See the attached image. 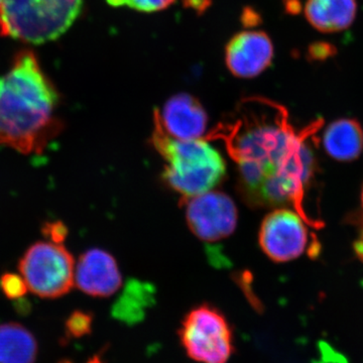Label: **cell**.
<instances>
[{
	"label": "cell",
	"instance_id": "obj_1",
	"mask_svg": "<svg viewBox=\"0 0 363 363\" xmlns=\"http://www.w3.org/2000/svg\"><path fill=\"white\" fill-rule=\"evenodd\" d=\"M321 124L315 121L297 133L285 107L272 100L245 98L238 104L220 133L238 162L240 185L250 202L272 207L294 204L301 209L315 171L307 138ZM301 213L305 217L302 209Z\"/></svg>",
	"mask_w": 363,
	"mask_h": 363
},
{
	"label": "cell",
	"instance_id": "obj_22",
	"mask_svg": "<svg viewBox=\"0 0 363 363\" xmlns=\"http://www.w3.org/2000/svg\"><path fill=\"white\" fill-rule=\"evenodd\" d=\"M87 363H104V362H102V360L100 359L99 357H97V355H95V357L90 358V359L88 360Z\"/></svg>",
	"mask_w": 363,
	"mask_h": 363
},
{
	"label": "cell",
	"instance_id": "obj_23",
	"mask_svg": "<svg viewBox=\"0 0 363 363\" xmlns=\"http://www.w3.org/2000/svg\"><path fill=\"white\" fill-rule=\"evenodd\" d=\"M2 4H4V0H0V25H1Z\"/></svg>",
	"mask_w": 363,
	"mask_h": 363
},
{
	"label": "cell",
	"instance_id": "obj_10",
	"mask_svg": "<svg viewBox=\"0 0 363 363\" xmlns=\"http://www.w3.org/2000/svg\"><path fill=\"white\" fill-rule=\"evenodd\" d=\"M274 58V45L262 32L238 33L226 48V64L234 75L252 78L271 65Z\"/></svg>",
	"mask_w": 363,
	"mask_h": 363
},
{
	"label": "cell",
	"instance_id": "obj_20",
	"mask_svg": "<svg viewBox=\"0 0 363 363\" xmlns=\"http://www.w3.org/2000/svg\"><path fill=\"white\" fill-rule=\"evenodd\" d=\"M336 54V48L329 43L318 42L310 45L308 56L313 61H325Z\"/></svg>",
	"mask_w": 363,
	"mask_h": 363
},
{
	"label": "cell",
	"instance_id": "obj_9",
	"mask_svg": "<svg viewBox=\"0 0 363 363\" xmlns=\"http://www.w3.org/2000/svg\"><path fill=\"white\" fill-rule=\"evenodd\" d=\"M155 123L169 138L189 140L202 138L207 130V114L196 98L178 94L167 101L161 112L155 114Z\"/></svg>",
	"mask_w": 363,
	"mask_h": 363
},
{
	"label": "cell",
	"instance_id": "obj_12",
	"mask_svg": "<svg viewBox=\"0 0 363 363\" xmlns=\"http://www.w3.org/2000/svg\"><path fill=\"white\" fill-rule=\"evenodd\" d=\"M355 0H307L305 14L310 25L322 33H336L352 25L357 16Z\"/></svg>",
	"mask_w": 363,
	"mask_h": 363
},
{
	"label": "cell",
	"instance_id": "obj_18",
	"mask_svg": "<svg viewBox=\"0 0 363 363\" xmlns=\"http://www.w3.org/2000/svg\"><path fill=\"white\" fill-rule=\"evenodd\" d=\"M0 289L6 297L11 300L25 297L28 290L25 279L13 272L2 274L0 278Z\"/></svg>",
	"mask_w": 363,
	"mask_h": 363
},
{
	"label": "cell",
	"instance_id": "obj_5",
	"mask_svg": "<svg viewBox=\"0 0 363 363\" xmlns=\"http://www.w3.org/2000/svg\"><path fill=\"white\" fill-rule=\"evenodd\" d=\"M179 337L189 357L200 363H226L234 352L233 333L216 308L202 305L186 315Z\"/></svg>",
	"mask_w": 363,
	"mask_h": 363
},
{
	"label": "cell",
	"instance_id": "obj_16",
	"mask_svg": "<svg viewBox=\"0 0 363 363\" xmlns=\"http://www.w3.org/2000/svg\"><path fill=\"white\" fill-rule=\"evenodd\" d=\"M93 316L89 312L76 310L67 318L65 331L69 338H82L92 331Z\"/></svg>",
	"mask_w": 363,
	"mask_h": 363
},
{
	"label": "cell",
	"instance_id": "obj_13",
	"mask_svg": "<svg viewBox=\"0 0 363 363\" xmlns=\"http://www.w3.org/2000/svg\"><path fill=\"white\" fill-rule=\"evenodd\" d=\"M323 145L327 154L336 161H354L362 154V126L354 119L343 118L334 121L325 130Z\"/></svg>",
	"mask_w": 363,
	"mask_h": 363
},
{
	"label": "cell",
	"instance_id": "obj_21",
	"mask_svg": "<svg viewBox=\"0 0 363 363\" xmlns=\"http://www.w3.org/2000/svg\"><path fill=\"white\" fill-rule=\"evenodd\" d=\"M360 225L363 226V220ZM355 252H357L358 257L363 260V227H362V238L355 243Z\"/></svg>",
	"mask_w": 363,
	"mask_h": 363
},
{
	"label": "cell",
	"instance_id": "obj_15",
	"mask_svg": "<svg viewBox=\"0 0 363 363\" xmlns=\"http://www.w3.org/2000/svg\"><path fill=\"white\" fill-rule=\"evenodd\" d=\"M138 286H135V292H133V288L128 286L121 300L114 305L112 315L117 319L123 321L130 322L138 319L140 313L145 309V298L147 297L145 293L138 291Z\"/></svg>",
	"mask_w": 363,
	"mask_h": 363
},
{
	"label": "cell",
	"instance_id": "obj_19",
	"mask_svg": "<svg viewBox=\"0 0 363 363\" xmlns=\"http://www.w3.org/2000/svg\"><path fill=\"white\" fill-rule=\"evenodd\" d=\"M43 233L49 238L51 242L61 245L68 235V229L61 221L47 222L43 226Z\"/></svg>",
	"mask_w": 363,
	"mask_h": 363
},
{
	"label": "cell",
	"instance_id": "obj_6",
	"mask_svg": "<svg viewBox=\"0 0 363 363\" xmlns=\"http://www.w3.org/2000/svg\"><path fill=\"white\" fill-rule=\"evenodd\" d=\"M18 267L28 290L40 298L62 297L74 285L75 262L59 243H35L21 257Z\"/></svg>",
	"mask_w": 363,
	"mask_h": 363
},
{
	"label": "cell",
	"instance_id": "obj_7",
	"mask_svg": "<svg viewBox=\"0 0 363 363\" xmlns=\"http://www.w3.org/2000/svg\"><path fill=\"white\" fill-rule=\"evenodd\" d=\"M304 217L290 209H278L269 213L259 230L262 250L274 262H290L305 252L308 229Z\"/></svg>",
	"mask_w": 363,
	"mask_h": 363
},
{
	"label": "cell",
	"instance_id": "obj_14",
	"mask_svg": "<svg viewBox=\"0 0 363 363\" xmlns=\"http://www.w3.org/2000/svg\"><path fill=\"white\" fill-rule=\"evenodd\" d=\"M38 350L37 339L23 325H0V363H35Z\"/></svg>",
	"mask_w": 363,
	"mask_h": 363
},
{
	"label": "cell",
	"instance_id": "obj_4",
	"mask_svg": "<svg viewBox=\"0 0 363 363\" xmlns=\"http://www.w3.org/2000/svg\"><path fill=\"white\" fill-rule=\"evenodd\" d=\"M84 0H4L0 33L40 45L58 39L73 25Z\"/></svg>",
	"mask_w": 363,
	"mask_h": 363
},
{
	"label": "cell",
	"instance_id": "obj_11",
	"mask_svg": "<svg viewBox=\"0 0 363 363\" xmlns=\"http://www.w3.org/2000/svg\"><path fill=\"white\" fill-rule=\"evenodd\" d=\"M74 283L82 292L92 297L104 298L116 293L123 279L113 257L95 248L81 255Z\"/></svg>",
	"mask_w": 363,
	"mask_h": 363
},
{
	"label": "cell",
	"instance_id": "obj_24",
	"mask_svg": "<svg viewBox=\"0 0 363 363\" xmlns=\"http://www.w3.org/2000/svg\"><path fill=\"white\" fill-rule=\"evenodd\" d=\"M362 206H363V189H362Z\"/></svg>",
	"mask_w": 363,
	"mask_h": 363
},
{
	"label": "cell",
	"instance_id": "obj_17",
	"mask_svg": "<svg viewBox=\"0 0 363 363\" xmlns=\"http://www.w3.org/2000/svg\"><path fill=\"white\" fill-rule=\"evenodd\" d=\"M113 7H130L143 13H155L168 9L177 0H106Z\"/></svg>",
	"mask_w": 363,
	"mask_h": 363
},
{
	"label": "cell",
	"instance_id": "obj_2",
	"mask_svg": "<svg viewBox=\"0 0 363 363\" xmlns=\"http://www.w3.org/2000/svg\"><path fill=\"white\" fill-rule=\"evenodd\" d=\"M60 95L35 52L23 50L0 75V145L40 154L61 133Z\"/></svg>",
	"mask_w": 363,
	"mask_h": 363
},
{
	"label": "cell",
	"instance_id": "obj_8",
	"mask_svg": "<svg viewBox=\"0 0 363 363\" xmlns=\"http://www.w3.org/2000/svg\"><path fill=\"white\" fill-rule=\"evenodd\" d=\"M186 216L195 235L207 242L230 235L238 224V209L233 200L213 190L191 197Z\"/></svg>",
	"mask_w": 363,
	"mask_h": 363
},
{
	"label": "cell",
	"instance_id": "obj_3",
	"mask_svg": "<svg viewBox=\"0 0 363 363\" xmlns=\"http://www.w3.org/2000/svg\"><path fill=\"white\" fill-rule=\"evenodd\" d=\"M154 140L166 161L164 179L176 192L194 197L213 190L225 176L220 152L203 138L175 140L156 123Z\"/></svg>",
	"mask_w": 363,
	"mask_h": 363
}]
</instances>
